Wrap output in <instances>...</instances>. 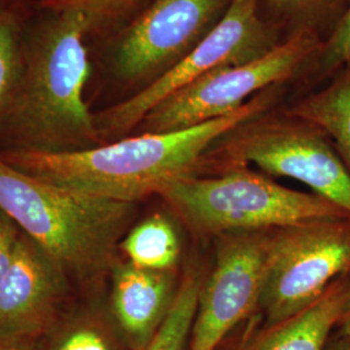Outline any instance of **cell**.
<instances>
[{
  "label": "cell",
  "mask_w": 350,
  "mask_h": 350,
  "mask_svg": "<svg viewBox=\"0 0 350 350\" xmlns=\"http://www.w3.org/2000/svg\"><path fill=\"white\" fill-rule=\"evenodd\" d=\"M349 299V278L341 276L310 306L265 328L241 350H327L331 332L340 325Z\"/></svg>",
  "instance_id": "obj_13"
},
{
  "label": "cell",
  "mask_w": 350,
  "mask_h": 350,
  "mask_svg": "<svg viewBox=\"0 0 350 350\" xmlns=\"http://www.w3.org/2000/svg\"><path fill=\"white\" fill-rule=\"evenodd\" d=\"M350 273V218L284 228L270 238L260 305L265 328L310 306Z\"/></svg>",
  "instance_id": "obj_7"
},
{
  "label": "cell",
  "mask_w": 350,
  "mask_h": 350,
  "mask_svg": "<svg viewBox=\"0 0 350 350\" xmlns=\"http://www.w3.org/2000/svg\"><path fill=\"white\" fill-rule=\"evenodd\" d=\"M38 0H0V11L1 10H31Z\"/></svg>",
  "instance_id": "obj_24"
},
{
  "label": "cell",
  "mask_w": 350,
  "mask_h": 350,
  "mask_svg": "<svg viewBox=\"0 0 350 350\" xmlns=\"http://www.w3.org/2000/svg\"><path fill=\"white\" fill-rule=\"evenodd\" d=\"M31 10L0 11V121L18 85L24 63L26 18Z\"/></svg>",
  "instance_id": "obj_17"
},
{
  "label": "cell",
  "mask_w": 350,
  "mask_h": 350,
  "mask_svg": "<svg viewBox=\"0 0 350 350\" xmlns=\"http://www.w3.org/2000/svg\"><path fill=\"white\" fill-rule=\"evenodd\" d=\"M126 261L148 270L173 271L180 256L174 226L160 213L133 226L120 243Z\"/></svg>",
  "instance_id": "obj_16"
},
{
  "label": "cell",
  "mask_w": 350,
  "mask_h": 350,
  "mask_svg": "<svg viewBox=\"0 0 350 350\" xmlns=\"http://www.w3.org/2000/svg\"><path fill=\"white\" fill-rule=\"evenodd\" d=\"M270 238L256 232L222 235L209 279L201 284L188 350H215L260 305Z\"/></svg>",
  "instance_id": "obj_10"
},
{
  "label": "cell",
  "mask_w": 350,
  "mask_h": 350,
  "mask_svg": "<svg viewBox=\"0 0 350 350\" xmlns=\"http://www.w3.org/2000/svg\"><path fill=\"white\" fill-rule=\"evenodd\" d=\"M276 12L293 20L297 29L322 23L338 10L342 0H269Z\"/></svg>",
  "instance_id": "obj_21"
},
{
  "label": "cell",
  "mask_w": 350,
  "mask_h": 350,
  "mask_svg": "<svg viewBox=\"0 0 350 350\" xmlns=\"http://www.w3.org/2000/svg\"><path fill=\"white\" fill-rule=\"evenodd\" d=\"M269 99L258 94L235 112L179 131L137 134L75 152L0 150V157L53 186L137 204L191 175L214 143L257 117Z\"/></svg>",
  "instance_id": "obj_2"
},
{
  "label": "cell",
  "mask_w": 350,
  "mask_h": 350,
  "mask_svg": "<svg viewBox=\"0 0 350 350\" xmlns=\"http://www.w3.org/2000/svg\"><path fill=\"white\" fill-rule=\"evenodd\" d=\"M88 40L83 14L31 8L21 77L0 121V150L60 153L103 144L85 100L91 75Z\"/></svg>",
  "instance_id": "obj_1"
},
{
  "label": "cell",
  "mask_w": 350,
  "mask_h": 350,
  "mask_svg": "<svg viewBox=\"0 0 350 350\" xmlns=\"http://www.w3.org/2000/svg\"><path fill=\"white\" fill-rule=\"evenodd\" d=\"M327 350H350V340L349 338H342V336H338L336 341L329 344Z\"/></svg>",
  "instance_id": "obj_26"
},
{
  "label": "cell",
  "mask_w": 350,
  "mask_h": 350,
  "mask_svg": "<svg viewBox=\"0 0 350 350\" xmlns=\"http://www.w3.org/2000/svg\"><path fill=\"white\" fill-rule=\"evenodd\" d=\"M143 0H38L34 7L46 10H69L83 14L88 38L107 33L131 20Z\"/></svg>",
  "instance_id": "obj_19"
},
{
  "label": "cell",
  "mask_w": 350,
  "mask_h": 350,
  "mask_svg": "<svg viewBox=\"0 0 350 350\" xmlns=\"http://www.w3.org/2000/svg\"><path fill=\"white\" fill-rule=\"evenodd\" d=\"M0 209L57 263L82 297L98 296L135 204L53 186L0 157Z\"/></svg>",
  "instance_id": "obj_3"
},
{
  "label": "cell",
  "mask_w": 350,
  "mask_h": 350,
  "mask_svg": "<svg viewBox=\"0 0 350 350\" xmlns=\"http://www.w3.org/2000/svg\"><path fill=\"white\" fill-rule=\"evenodd\" d=\"M275 46L258 13V0H231L219 24L180 62L125 100L95 114L103 144L129 137L154 107L193 81L224 66L257 60Z\"/></svg>",
  "instance_id": "obj_6"
},
{
  "label": "cell",
  "mask_w": 350,
  "mask_h": 350,
  "mask_svg": "<svg viewBox=\"0 0 350 350\" xmlns=\"http://www.w3.org/2000/svg\"><path fill=\"white\" fill-rule=\"evenodd\" d=\"M322 42L314 29L301 27L260 59L224 66L193 81L154 107L134 130L161 134L189 129L240 109L252 95L287 81L317 59Z\"/></svg>",
  "instance_id": "obj_5"
},
{
  "label": "cell",
  "mask_w": 350,
  "mask_h": 350,
  "mask_svg": "<svg viewBox=\"0 0 350 350\" xmlns=\"http://www.w3.org/2000/svg\"><path fill=\"white\" fill-rule=\"evenodd\" d=\"M160 196L201 234L253 232L350 218L338 205L315 193L283 187L245 169L215 178L188 175L165 188Z\"/></svg>",
  "instance_id": "obj_4"
},
{
  "label": "cell",
  "mask_w": 350,
  "mask_h": 350,
  "mask_svg": "<svg viewBox=\"0 0 350 350\" xmlns=\"http://www.w3.org/2000/svg\"><path fill=\"white\" fill-rule=\"evenodd\" d=\"M315 62L321 75H329L350 64V0L331 36L322 43Z\"/></svg>",
  "instance_id": "obj_20"
},
{
  "label": "cell",
  "mask_w": 350,
  "mask_h": 350,
  "mask_svg": "<svg viewBox=\"0 0 350 350\" xmlns=\"http://www.w3.org/2000/svg\"><path fill=\"white\" fill-rule=\"evenodd\" d=\"M20 235V227L0 209V287L12 265Z\"/></svg>",
  "instance_id": "obj_22"
},
{
  "label": "cell",
  "mask_w": 350,
  "mask_h": 350,
  "mask_svg": "<svg viewBox=\"0 0 350 350\" xmlns=\"http://www.w3.org/2000/svg\"><path fill=\"white\" fill-rule=\"evenodd\" d=\"M72 304L52 329L49 350H126L125 338L98 296Z\"/></svg>",
  "instance_id": "obj_14"
},
{
  "label": "cell",
  "mask_w": 350,
  "mask_h": 350,
  "mask_svg": "<svg viewBox=\"0 0 350 350\" xmlns=\"http://www.w3.org/2000/svg\"><path fill=\"white\" fill-rule=\"evenodd\" d=\"M293 116L332 139L350 172V64L327 88L301 100Z\"/></svg>",
  "instance_id": "obj_15"
},
{
  "label": "cell",
  "mask_w": 350,
  "mask_h": 350,
  "mask_svg": "<svg viewBox=\"0 0 350 350\" xmlns=\"http://www.w3.org/2000/svg\"><path fill=\"white\" fill-rule=\"evenodd\" d=\"M73 293L63 269L21 231L0 287V335H49L72 305Z\"/></svg>",
  "instance_id": "obj_11"
},
{
  "label": "cell",
  "mask_w": 350,
  "mask_h": 350,
  "mask_svg": "<svg viewBox=\"0 0 350 350\" xmlns=\"http://www.w3.org/2000/svg\"><path fill=\"white\" fill-rule=\"evenodd\" d=\"M340 332L338 335L342 336V338H349L350 340V299L348 302V306H347V310L345 314L340 322Z\"/></svg>",
  "instance_id": "obj_25"
},
{
  "label": "cell",
  "mask_w": 350,
  "mask_h": 350,
  "mask_svg": "<svg viewBox=\"0 0 350 350\" xmlns=\"http://www.w3.org/2000/svg\"><path fill=\"white\" fill-rule=\"evenodd\" d=\"M230 4L231 0H152L114 38L109 73L125 86H148L212 33Z\"/></svg>",
  "instance_id": "obj_8"
},
{
  "label": "cell",
  "mask_w": 350,
  "mask_h": 350,
  "mask_svg": "<svg viewBox=\"0 0 350 350\" xmlns=\"http://www.w3.org/2000/svg\"><path fill=\"white\" fill-rule=\"evenodd\" d=\"M200 288L198 276H185L166 319L144 350H188Z\"/></svg>",
  "instance_id": "obj_18"
},
{
  "label": "cell",
  "mask_w": 350,
  "mask_h": 350,
  "mask_svg": "<svg viewBox=\"0 0 350 350\" xmlns=\"http://www.w3.org/2000/svg\"><path fill=\"white\" fill-rule=\"evenodd\" d=\"M0 350H43V338L0 335Z\"/></svg>",
  "instance_id": "obj_23"
},
{
  "label": "cell",
  "mask_w": 350,
  "mask_h": 350,
  "mask_svg": "<svg viewBox=\"0 0 350 350\" xmlns=\"http://www.w3.org/2000/svg\"><path fill=\"white\" fill-rule=\"evenodd\" d=\"M230 154L267 174L288 176L312 188L350 215V172L325 134L306 122L252 126L234 139Z\"/></svg>",
  "instance_id": "obj_9"
},
{
  "label": "cell",
  "mask_w": 350,
  "mask_h": 350,
  "mask_svg": "<svg viewBox=\"0 0 350 350\" xmlns=\"http://www.w3.org/2000/svg\"><path fill=\"white\" fill-rule=\"evenodd\" d=\"M109 310L130 350H144L174 304L173 271L142 269L117 260L109 273Z\"/></svg>",
  "instance_id": "obj_12"
}]
</instances>
